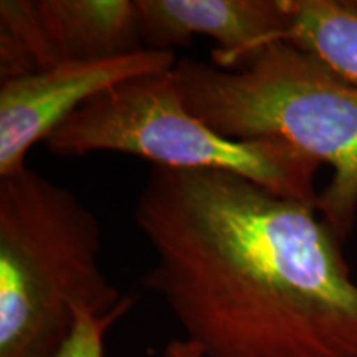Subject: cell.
Instances as JSON below:
<instances>
[{"label":"cell","mask_w":357,"mask_h":357,"mask_svg":"<svg viewBox=\"0 0 357 357\" xmlns=\"http://www.w3.org/2000/svg\"><path fill=\"white\" fill-rule=\"evenodd\" d=\"M134 222L155 253L144 288L204 357H357V283L316 205L154 166Z\"/></svg>","instance_id":"cell-1"},{"label":"cell","mask_w":357,"mask_h":357,"mask_svg":"<svg viewBox=\"0 0 357 357\" xmlns=\"http://www.w3.org/2000/svg\"><path fill=\"white\" fill-rule=\"evenodd\" d=\"M187 109L235 141L281 139L331 167L316 211L339 238L357 217V83L291 42L222 68L184 58L176 68Z\"/></svg>","instance_id":"cell-2"},{"label":"cell","mask_w":357,"mask_h":357,"mask_svg":"<svg viewBox=\"0 0 357 357\" xmlns=\"http://www.w3.org/2000/svg\"><path fill=\"white\" fill-rule=\"evenodd\" d=\"M101 247L100 220L70 189L29 167L0 177V357H53L77 307L106 316L128 300Z\"/></svg>","instance_id":"cell-3"},{"label":"cell","mask_w":357,"mask_h":357,"mask_svg":"<svg viewBox=\"0 0 357 357\" xmlns=\"http://www.w3.org/2000/svg\"><path fill=\"white\" fill-rule=\"evenodd\" d=\"M45 144L61 158L119 153L160 167L230 172L280 197L318 200V160L287 141H235L213 131L187 109L174 70L124 79L100 93Z\"/></svg>","instance_id":"cell-4"},{"label":"cell","mask_w":357,"mask_h":357,"mask_svg":"<svg viewBox=\"0 0 357 357\" xmlns=\"http://www.w3.org/2000/svg\"><path fill=\"white\" fill-rule=\"evenodd\" d=\"M136 0H2V82L142 50Z\"/></svg>","instance_id":"cell-5"},{"label":"cell","mask_w":357,"mask_h":357,"mask_svg":"<svg viewBox=\"0 0 357 357\" xmlns=\"http://www.w3.org/2000/svg\"><path fill=\"white\" fill-rule=\"evenodd\" d=\"M176 53L142 50L105 60L66 63L2 82L0 86V177L25 169L29 151L47 141L89 100L114 84L174 70Z\"/></svg>","instance_id":"cell-6"},{"label":"cell","mask_w":357,"mask_h":357,"mask_svg":"<svg viewBox=\"0 0 357 357\" xmlns=\"http://www.w3.org/2000/svg\"><path fill=\"white\" fill-rule=\"evenodd\" d=\"M146 48L187 47L194 37L217 42L212 63L236 68L287 29L283 0H136Z\"/></svg>","instance_id":"cell-7"},{"label":"cell","mask_w":357,"mask_h":357,"mask_svg":"<svg viewBox=\"0 0 357 357\" xmlns=\"http://www.w3.org/2000/svg\"><path fill=\"white\" fill-rule=\"evenodd\" d=\"M287 29L278 40L312 53L357 83V0H283Z\"/></svg>","instance_id":"cell-8"},{"label":"cell","mask_w":357,"mask_h":357,"mask_svg":"<svg viewBox=\"0 0 357 357\" xmlns=\"http://www.w3.org/2000/svg\"><path fill=\"white\" fill-rule=\"evenodd\" d=\"M134 305L132 298L106 316H98L86 307H77V321L70 337L53 357H105V336L113 326L128 314Z\"/></svg>","instance_id":"cell-9"},{"label":"cell","mask_w":357,"mask_h":357,"mask_svg":"<svg viewBox=\"0 0 357 357\" xmlns=\"http://www.w3.org/2000/svg\"><path fill=\"white\" fill-rule=\"evenodd\" d=\"M162 357H204L202 352L197 346L192 342L185 341V339H174L169 344L164 347Z\"/></svg>","instance_id":"cell-10"}]
</instances>
